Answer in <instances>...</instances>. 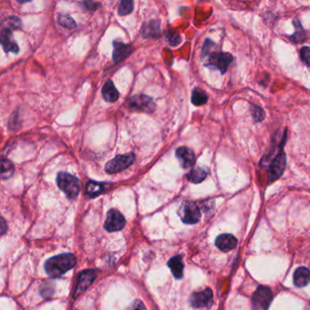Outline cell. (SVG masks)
Segmentation results:
<instances>
[{"instance_id": "cell-30", "label": "cell", "mask_w": 310, "mask_h": 310, "mask_svg": "<svg viewBox=\"0 0 310 310\" xmlns=\"http://www.w3.org/2000/svg\"><path fill=\"white\" fill-rule=\"evenodd\" d=\"M301 60L305 62L306 64L310 66V48L304 47L300 50Z\"/></svg>"}, {"instance_id": "cell-31", "label": "cell", "mask_w": 310, "mask_h": 310, "mask_svg": "<svg viewBox=\"0 0 310 310\" xmlns=\"http://www.w3.org/2000/svg\"><path fill=\"white\" fill-rule=\"evenodd\" d=\"M147 310L145 305L140 301H136L133 305L131 306L128 310Z\"/></svg>"}, {"instance_id": "cell-25", "label": "cell", "mask_w": 310, "mask_h": 310, "mask_svg": "<svg viewBox=\"0 0 310 310\" xmlns=\"http://www.w3.org/2000/svg\"><path fill=\"white\" fill-rule=\"evenodd\" d=\"M133 7H134V3L132 1H129V0L122 1L119 6V14L120 16L128 15L133 11Z\"/></svg>"}, {"instance_id": "cell-27", "label": "cell", "mask_w": 310, "mask_h": 310, "mask_svg": "<svg viewBox=\"0 0 310 310\" xmlns=\"http://www.w3.org/2000/svg\"><path fill=\"white\" fill-rule=\"evenodd\" d=\"M59 23L62 27L72 29L76 27V23L73 18H71L68 15H60L59 16Z\"/></svg>"}, {"instance_id": "cell-13", "label": "cell", "mask_w": 310, "mask_h": 310, "mask_svg": "<svg viewBox=\"0 0 310 310\" xmlns=\"http://www.w3.org/2000/svg\"><path fill=\"white\" fill-rule=\"evenodd\" d=\"M1 43L5 52L18 53L19 48L16 42L12 39V29L7 27H2L1 32Z\"/></svg>"}, {"instance_id": "cell-20", "label": "cell", "mask_w": 310, "mask_h": 310, "mask_svg": "<svg viewBox=\"0 0 310 310\" xmlns=\"http://www.w3.org/2000/svg\"><path fill=\"white\" fill-rule=\"evenodd\" d=\"M207 172L205 169H201V168H196V169H192L186 176V178L192 183L198 184L205 180L207 178Z\"/></svg>"}, {"instance_id": "cell-19", "label": "cell", "mask_w": 310, "mask_h": 310, "mask_svg": "<svg viewBox=\"0 0 310 310\" xmlns=\"http://www.w3.org/2000/svg\"><path fill=\"white\" fill-rule=\"evenodd\" d=\"M105 189H106L105 184L99 183L97 181H93V180L88 181L86 185V193L90 197H95L100 195L105 191Z\"/></svg>"}, {"instance_id": "cell-4", "label": "cell", "mask_w": 310, "mask_h": 310, "mask_svg": "<svg viewBox=\"0 0 310 310\" xmlns=\"http://www.w3.org/2000/svg\"><path fill=\"white\" fill-rule=\"evenodd\" d=\"M179 215L186 224H196L200 220L201 212L199 207L193 202L186 201L179 208Z\"/></svg>"}, {"instance_id": "cell-5", "label": "cell", "mask_w": 310, "mask_h": 310, "mask_svg": "<svg viewBox=\"0 0 310 310\" xmlns=\"http://www.w3.org/2000/svg\"><path fill=\"white\" fill-rule=\"evenodd\" d=\"M232 62H233L232 55L224 52H215L209 55L208 63L206 66L215 68L217 70L220 71L221 74H225Z\"/></svg>"}, {"instance_id": "cell-24", "label": "cell", "mask_w": 310, "mask_h": 310, "mask_svg": "<svg viewBox=\"0 0 310 310\" xmlns=\"http://www.w3.org/2000/svg\"><path fill=\"white\" fill-rule=\"evenodd\" d=\"M14 173V166L8 159L3 158L1 161V176L2 179H7Z\"/></svg>"}, {"instance_id": "cell-2", "label": "cell", "mask_w": 310, "mask_h": 310, "mask_svg": "<svg viewBox=\"0 0 310 310\" xmlns=\"http://www.w3.org/2000/svg\"><path fill=\"white\" fill-rule=\"evenodd\" d=\"M57 182L59 187L65 193L68 198L74 199L78 195L80 189V183L75 176L66 172H60L57 177Z\"/></svg>"}, {"instance_id": "cell-8", "label": "cell", "mask_w": 310, "mask_h": 310, "mask_svg": "<svg viewBox=\"0 0 310 310\" xmlns=\"http://www.w3.org/2000/svg\"><path fill=\"white\" fill-rule=\"evenodd\" d=\"M129 107L132 109H136L142 112L151 113L156 108L153 99L146 95H136L129 99Z\"/></svg>"}, {"instance_id": "cell-9", "label": "cell", "mask_w": 310, "mask_h": 310, "mask_svg": "<svg viewBox=\"0 0 310 310\" xmlns=\"http://www.w3.org/2000/svg\"><path fill=\"white\" fill-rule=\"evenodd\" d=\"M125 218L117 209L109 210L108 218L105 222V229L110 232L119 231L125 227Z\"/></svg>"}, {"instance_id": "cell-28", "label": "cell", "mask_w": 310, "mask_h": 310, "mask_svg": "<svg viewBox=\"0 0 310 310\" xmlns=\"http://www.w3.org/2000/svg\"><path fill=\"white\" fill-rule=\"evenodd\" d=\"M252 115H253V118L256 122H261L266 118V113H265L264 109L258 107V106H253Z\"/></svg>"}, {"instance_id": "cell-6", "label": "cell", "mask_w": 310, "mask_h": 310, "mask_svg": "<svg viewBox=\"0 0 310 310\" xmlns=\"http://www.w3.org/2000/svg\"><path fill=\"white\" fill-rule=\"evenodd\" d=\"M273 300V294L271 290L260 286L256 289L252 298V305L255 310H267Z\"/></svg>"}, {"instance_id": "cell-29", "label": "cell", "mask_w": 310, "mask_h": 310, "mask_svg": "<svg viewBox=\"0 0 310 310\" xmlns=\"http://www.w3.org/2000/svg\"><path fill=\"white\" fill-rule=\"evenodd\" d=\"M167 39L169 40V44L171 46H177L181 41L180 34L174 30H169L167 32Z\"/></svg>"}, {"instance_id": "cell-12", "label": "cell", "mask_w": 310, "mask_h": 310, "mask_svg": "<svg viewBox=\"0 0 310 310\" xmlns=\"http://www.w3.org/2000/svg\"><path fill=\"white\" fill-rule=\"evenodd\" d=\"M176 157L179 159L180 166L183 169H189L194 165L196 160L194 152L190 148L186 147H179L176 150Z\"/></svg>"}, {"instance_id": "cell-1", "label": "cell", "mask_w": 310, "mask_h": 310, "mask_svg": "<svg viewBox=\"0 0 310 310\" xmlns=\"http://www.w3.org/2000/svg\"><path fill=\"white\" fill-rule=\"evenodd\" d=\"M76 262V257L73 254H61L49 258L45 264V270L49 277L58 278L73 268Z\"/></svg>"}, {"instance_id": "cell-21", "label": "cell", "mask_w": 310, "mask_h": 310, "mask_svg": "<svg viewBox=\"0 0 310 310\" xmlns=\"http://www.w3.org/2000/svg\"><path fill=\"white\" fill-rule=\"evenodd\" d=\"M159 23L158 21H150V23L147 25L146 27L143 28L142 34L144 36V38H153V37H158L159 34Z\"/></svg>"}, {"instance_id": "cell-18", "label": "cell", "mask_w": 310, "mask_h": 310, "mask_svg": "<svg viewBox=\"0 0 310 310\" xmlns=\"http://www.w3.org/2000/svg\"><path fill=\"white\" fill-rule=\"evenodd\" d=\"M168 265H169L170 270L173 273L175 278H178V279L182 278V277H183V270H184V265H183V261H182V256H173L169 260Z\"/></svg>"}, {"instance_id": "cell-3", "label": "cell", "mask_w": 310, "mask_h": 310, "mask_svg": "<svg viewBox=\"0 0 310 310\" xmlns=\"http://www.w3.org/2000/svg\"><path fill=\"white\" fill-rule=\"evenodd\" d=\"M134 160H135V155L133 153H128L125 155H119L106 164L105 170L109 174L119 173L120 171L127 169L129 166L134 163Z\"/></svg>"}, {"instance_id": "cell-14", "label": "cell", "mask_w": 310, "mask_h": 310, "mask_svg": "<svg viewBox=\"0 0 310 310\" xmlns=\"http://www.w3.org/2000/svg\"><path fill=\"white\" fill-rule=\"evenodd\" d=\"M216 246L220 250L227 252L232 250L238 245V240L235 238L233 235L222 234L219 235L216 239Z\"/></svg>"}, {"instance_id": "cell-16", "label": "cell", "mask_w": 310, "mask_h": 310, "mask_svg": "<svg viewBox=\"0 0 310 310\" xmlns=\"http://www.w3.org/2000/svg\"><path fill=\"white\" fill-rule=\"evenodd\" d=\"M113 46H114L113 60H114L115 63H120L121 60L125 59L131 53L132 48H131L130 45L119 42V41H115Z\"/></svg>"}, {"instance_id": "cell-15", "label": "cell", "mask_w": 310, "mask_h": 310, "mask_svg": "<svg viewBox=\"0 0 310 310\" xmlns=\"http://www.w3.org/2000/svg\"><path fill=\"white\" fill-rule=\"evenodd\" d=\"M294 284L298 288H304L310 281V270L309 268L304 267H298L295 270Z\"/></svg>"}, {"instance_id": "cell-22", "label": "cell", "mask_w": 310, "mask_h": 310, "mask_svg": "<svg viewBox=\"0 0 310 310\" xmlns=\"http://www.w3.org/2000/svg\"><path fill=\"white\" fill-rule=\"evenodd\" d=\"M293 24H294L295 27H296V32L292 36H290L289 38H290V40H292L295 43H300V42L305 40V30L303 29L302 25L300 24V21L298 19H294Z\"/></svg>"}, {"instance_id": "cell-7", "label": "cell", "mask_w": 310, "mask_h": 310, "mask_svg": "<svg viewBox=\"0 0 310 310\" xmlns=\"http://www.w3.org/2000/svg\"><path fill=\"white\" fill-rule=\"evenodd\" d=\"M287 166V157L284 153L283 148L278 153V155L273 158L271 162L268 166L267 173H268V180L269 181H275L279 179Z\"/></svg>"}, {"instance_id": "cell-17", "label": "cell", "mask_w": 310, "mask_h": 310, "mask_svg": "<svg viewBox=\"0 0 310 310\" xmlns=\"http://www.w3.org/2000/svg\"><path fill=\"white\" fill-rule=\"evenodd\" d=\"M101 92H102L104 99L110 103L116 102L120 98V93L117 90V88L115 87L114 83L111 80L105 83Z\"/></svg>"}, {"instance_id": "cell-10", "label": "cell", "mask_w": 310, "mask_h": 310, "mask_svg": "<svg viewBox=\"0 0 310 310\" xmlns=\"http://www.w3.org/2000/svg\"><path fill=\"white\" fill-rule=\"evenodd\" d=\"M190 304L195 309L209 308L213 303V293L209 289H205L201 292L194 293L191 296Z\"/></svg>"}, {"instance_id": "cell-26", "label": "cell", "mask_w": 310, "mask_h": 310, "mask_svg": "<svg viewBox=\"0 0 310 310\" xmlns=\"http://www.w3.org/2000/svg\"><path fill=\"white\" fill-rule=\"evenodd\" d=\"M3 27L10 28L12 30H16L21 27V22L16 16H9L3 22Z\"/></svg>"}, {"instance_id": "cell-11", "label": "cell", "mask_w": 310, "mask_h": 310, "mask_svg": "<svg viewBox=\"0 0 310 310\" xmlns=\"http://www.w3.org/2000/svg\"><path fill=\"white\" fill-rule=\"evenodd\" d=\"M97 278V271L96 270H85L79 275L76 284V292L75 297L81 294L86 289L94 282V280Z\"/></svg>"}, {"instance_id": "cell-32", "label": "cell", "mask_w": 310, "mask_h": 310, "mask_svg": "<svg viewBox=\"0 0 310 310\" xmlns=\"http://www.w3.org/2000/svg\"><path fill=\"white\" fill-rule=\"evenodd\" d=\"M0 229H1V234L3 235L5 232V230H6V225H5V220H4V218H2V220H1V226H0Z\"/></svg>"}, {"instance_id": "cell-23", "label": "cell", "mask_w": 310, "mask_h": 310, "mask_svg": "<svg viewBox=\"0 0 310 310\" xmlns=\"http://www.w3.org/2000/svg\"><path fill=\"white\" fill-rule=\"evenodd\" d=\"M207 99H208V97L207 94L199 88L194 89V91L192 93L191 101L195 106H201L207 103Z\"/></svg>"}]
</instances>
